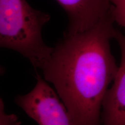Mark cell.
Instances as JSON below:
<instances>
[{"label": "cell", "mask_w": 125, "mask_h": 125, "mask_svg": "<svg viewBox=\"0 0 125 125\" xmlns=\"http://www.w3.org/2000/svg\"><path fill=\"white\" fill-rule=\"evenodd\" d=\"M114 23L110 11L87 30L64 35L41 68L72 125H102L103 101L118 70L110 46L118 31Z\"/></svg>", "instance_id": "cell-1"}, {"label": "cell", "mask_w": 125, "mask_h": 125, "mask_svg": "<svg viewBox=\"0 0 125 125\" xmlns=\"http://www.w3.org/2000/svg\"><path fill=\"white\" fill-rule=\"evenodd\" d=\"M50 19L49 14L34 9L26 0H0V46L20 53L41 69L53 50L42 37Z\"/></svg>", "instance_id": "cell-2"}, {"label": "cell", "mask_w": 125, "mask_h": 125, "mask_svg": "<svg viewBox=\"0 0 125 125\" xmlns=\"http://www.w3.org/2000/svg\"><path fill=\"white\" fill-rule=\"evenodd\" d=\"M33 89L15 98V103L38 125H72L66 107L48 82L37 75Z\"/></svg>", "instance_id": "cell-3"}, {"label": "cell", "mask_w": 125, "mask_h": 125, "mask_svg": "<svg viewBox=\"0 0 125 125\" xmlns=\"http://www.w3.org/2000/svg\"><path fill=\"white\" fill-rule=\"evenodd\" d=\"M68 17L64 35H73L87 30L110 13V0H56Z\"/></svg>", "instance_id": "cell-4"}, {"label": "cell", "mask_w": 125, "mask_h": 125, "mask_svg": "<svg viewBox=\"0 0 125 125\" xmlns=\"http://www.w3.org/2000/svg\"><path fill=\"white\" fill-rule=\"evenodd\" d=\"M115 40L121 49V64L103 101L102 125H125V35L118 30Z\"/></svg>", "instance_id": "cell-5"}, {"label": "cell", "mask_w": 125, "mask_h": 125, "mask_svg": "<svg viewBox=\"0 0 125 125\" xmlns=\"http://www.w3.org/2000/svg\"><path fill=\"white\" fill-rule=\"evenodd\" d=\"M111 13L115 23L125 29V0H110Z\"/></svg>", "instance_id": "cell-6"}, {"label": "cell", "mask_w": 125, "mask_h": 125, "mask_svg": "<svg viewBox=\"0 0 125 125\" xmlns=\"http://www.w3.org/2000/svg\"><path fill=\"white\" fill-rule=\"evenodd\" d=\"M21 122L14 114H8L5 111L4 103L0 100V125H20Z\"/></svg>", "instance_id": "cell-7"}]
</instances>
